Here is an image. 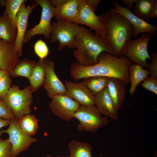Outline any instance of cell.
Here are the masks:
<instances>
[{"label": "cell", "mask_w": 157, "mask_h": 157, "mask_svg": "<svg viewBox=\"0 0 157 157\" xmlns=\"http://www.w3.org/2000/svg\"><path fill=\"white\" fill-rule=\"evenodd\" d=\"M97 60V64L90 66L72 64L70 71L72 78L78 81L89 77L102 76L120 79L125 84L129 83V70L133 63L127 57L123 55L117 57L104 51L99 55Z\"/></svg>", "instance_id": "1"}, {"label": "cell", "mask_w": 157, "mask_h": 157, "mask_svg": "<svg viewBox=\"0 0 157 157\" xmlns=\"http://www.w3.org/2000/svg\"><path fill=\"white\" fill-rule=\"evenodd\" d=\"M104 27L105 38L117 57L123 55L131 40L133 27L124 16L111 8L99 16Z\"/></svg>", "instance_id": "2"}, {"label": "cell", "mask_w": 157, "mask_h": 157, "mask_svg": "<svg viewBox=\"0 0 157 157\" xmlns=\"http://www.w3.org/2000/svg\"><path fill=\"white\" fill-rule=\"evenodd\" d=\"M76 50L73 56L78 63L83 66L93 65L98 62L99 55L105 51L114 55L109 42L104 38L90 30L78 33L75 38Z\"/></svg>", "instance_id": "3"}, {"label": "cell", "mask_w": 157, "mask_h": 157, "mask_svg": "<svg viewBox=\"0 0 157 157\" xmlns=\"http://www.w3.org/2000/svg\"><path fill=\"white\" fill-rule=\"evenodd\" d=\"M89 30L75 23L56 21L51 24L50 34L51 42L58 41V48L60 51L66 47L75 49V38L77 34Z\"/></svg>", "instance_id": "4"}, {"label": "cell", "mask_w": 157, "mask_h": 157, "mask_svg": "<svg viewBox=\"0 0 157 157\" xmlns=\"http://www.w3.org/2000/svg\"><path fill=\"white\" fill-rule=\"evenodd\" d=\"M32 93L30 85L21 90L17 85H12L3 99L12 110L17 120L24 115L31 114L30 106L33 101Z\"/></svg>", "instance_id": "5"}, {"label": "cell", "mask_w": 157, "mask_h": 157, "mask_svg": "<svg viewBox=\"0 0 157 157\" xmlns=\"http://www.w3.org/2000/svg\"><path fill=\"white\" fill-rule=\"evenodd\" d=\"M74 118L79 121L78 131L93 133L108 123V117L102 116L95 106H81L74 113Z\"/></svg>", "instance_id": "6"}, {"label": "cell", "mask_w": 157, "mask_h": 157, "mask_svg": "<svg viewBox=\"0 0 157 157\" xmlns=\"http://www.w3.org/2000/svg\"><path fill=\"white\" fill-rule=\"evenodd\" d=\"M34 1L42 8L40 21L38 24L26 32L24 37L23 43L28 42L33 37L37 35H42L47 39L50 40L51 21L54 16L55 8L48 0Z\"/></svg>", "instance_id": "7"}, {"label": "cell", "mask_w": 157, "mask_h": 157, "mask_svg": "<svg viewBox=\"0 0 157 157\" xmlns=\"http://www.w3.org/2000/svg\"><path fill=\"white\" fill-rule=\"evenodd\" d=\"M152 35L149 33H143L138 39H131L123 56L127 57L134 64L140 65L143 68H147L149 64L147 63L146 60L151 59L147 46Z\"/></svg>", "instance_id": "8"}, {"label": "cell", "mask_w": 157, "mask_h": 157, "mask_svg": "<svg viewBox=\"0 0 157 157\" xmlns=\"http://www.w3.org/2000/svg\"><path fill=\"white\" fill-rule=\"evenodd\" d=\"M17 119L15 118L10 121L8 128L0 131V135L6 133L9 136L12 146V157H16L27 150L37 139L23 132L17 126Z\"/></svg>", "instance_id": "9"}, {"label": "cell", "mask_w": 157, "mask_h": 157, "mask_svg": "<svg viewBox=\"0 0 157 157\" xmlns=\"http://www.w3.org/2000/svg\"><path fill=\"white\" fill-rule=\"evenodd\" d=\"M49 106L54 114L60 119L69 121L81 105L71 97L64 95H56L51 99Z\"/></svg>", "instance_id": "10"}, {"label": "cell", "mask_w": 157, "mask_h": 157, "mask_svg": "<svg viewBox=\"0 0 157 157\" xmlns=\"http://www.w3.org/2000/svg\"><path fill=\"white\" fill-rule=\"evenodd\" d=\"M74 23L85 25L100 36L105 37V28L100 17L96 15L94 12L86 4L85 0H79Z\"/></svg>", "instance_id": "11"}, {"label": "cell", "mask_w": 157, "mask_h": 157, "mask_svg": "<svg viewBox=\"0 0 157 157\" xmlns=\"http://www.w3.org/2000/svg\"><path fill=\"white\" fill-rule=\"evenodd\" d=\"M114 6L113 9L115 12L126 17L132 25L133 30L132 37L136 38L140 34L149 33L155 34L157 31V27L148 23L144 20L135 15L127 7L121 6L117 0L113 2Z\"/></svg>", "instance_id": "12"}, {"label": "cell", "mask_w": 157, "mask_h": 157, "mask_svg": "<svg viewBox=\"0 0 157 157\" xmlns=\"http://www.w3.org/2000/svg\"><path fill=\"white\" fill-rule=\"evenodd\" d=\"M38 5V4L35 2L31 6H26L24 2L21 5L17 15L15 24L17 36L14 45L19 57L22 55L23 41L26 32L29 16L32 11Z\"/></svg>", "instance_id": "13"}, {"label": "cell", "mask_w": 157, "mask_h": 157, "mask_svg": "<svg viewBox=\"0 0 157 157\" xmlns=\"http://www.w3.org/2000/svg\"><path fill=\"white\" fill-rule=\"evenodd\" d=\"M67 90L65 95L81 106H95V96L82 82L65 81Z\"/></svg>", "instance_id": "14"}, {"label": "cell", "mask_w": 157, "mask_h": 157, "mask_svg": "<svg viewBox=\"0 0 157 157\" xmlns=\"http://www.w3.org/2000/svg\"><path fill=\"white\" fill-rule=\"evenodd\" d=\"M55 63L49 60L45 69V78L43 86L48 96L52 99L54 96L65 94L67 89L65 85L58 78L55 72Z\"/></svg>", "instance_id": "15"}, {"label": "cell", "mask_w": 157, "mask_h": 157, "mask_svg": "<svg viewBox=\"0 0 157 157\" xmlns=\"http://www.w3.org/2000/svg\"><path fill=\"white\" fill-rule=\"evenodd\" d=\"M14 44L0 39V69L10 74L20 60Z\"/></svg>", "instance_id": "16"}, {"label": "cell", "mask_w": 157, "mask_h": 157, "mask_svg": "<svg viewBox=\"0 0 157 157\" xmlns=\"http://www.w3.org/2000/svg\"><path fill=\"white\" fill-rule=\"evenodd\" d=\"M125 85L120 79L109 78L106 89L118 112L122 107L126 98Z\"/></svg>", "instance_id": "17"}, {"label": "cell", "mask_w": 157, "mask_h": 157, "mask_svg": "<svg viewBox=\"0 0 157 157\" xmlns=\"http://www.w3.org/2000/svg\"><path fill=\"white\" fill-rule=\"evenodd\" d=\"M95 96V106L104 116L117 121L119 119L118 112L116 110L106 88Z\"/></svg>", "instance_id": "18"}, {"label": "cell", "mask_w": 157, "mask_h": 157, "mask_svg": "<svg viewBox=\"0 0 157 157\" xmlns=\"http://www.w3.org/2000/svg\"><path fill=\"white\" fill-rule=\"evenodd\" d=\"M79 2V0H66L61 5L54 8L56 21L74 23Z\"/></svg>", "instance_id": "19"}, {"label": "cell", "mask_w": 157, "mask_h": 157, "mask_svg": "<svg viewBox=\"0 0 157 157\" xmlns=\"http://www.w3.org/2000/svg\"><path fill=\"white\" fill-rule=\"evenodd\" d=\"M49 60L47 57L40 59L36 62L32 73L28 78L32 92H36L41 87L43 86L45 78V69Z\"/></svg>", "instance_id": "20"}, {"label": "cell", "mask_w": 157, "mask_h": 157, "mask_svg": "<svg viewBox=\"0 0 157 157\" xmlns=\"http://www.w3.org/2000/svg\"><path fill=\"white\" fill-rule=\"evenodd\" d=\"M129 74L131 83L129 92L130 95L133 96L137 87L148 77L149 72L147 69H144L141 66L133 63L129 68Z\"/></svg>", "instance_id": "21"}, {"label": "cell", "mask_w": 157, "mask_h": 157, "mask_svg": "<svg viewBox=\"0 0 157 157\" xmlns=\"http://www.w3.org/2000/svg\"><path fill=\"white\" fill-rule=\"evenodd\" d=\"M17 31L6 14L3 12L0 17V39L14 44Z\"/></svg>", "instance_id": "22"}, {"label": "cell", "mask_w": 157, "mask_h": 157, "mask_svg": "<svg viewBox=\"0 0 157 157\" xmlns=\"http://www.w3.org/2000/svg\"><path fill=\"white\" fill-rule=\"evenodd\" d=\"M38 121L34 115L29 114L24 115L17 119V124L23 132L31 136L37 131Z\"/></svg>", "instance_id": "23"}, {"label": "cell", "mask_w": 157, "mask_h": 157, "mask_svg": "<svg viewBox=\"0 0 157 157\" xmlns=\"http://www.w3.org/2000/svg\"><path fill=\"white\" fill-rule=\"evenodd\" d=\"M68 148L70 157H93L89 143L74 140L70 142Z\"/></svg>", "instance_id": "24"}, {"label": "cell", "mask_w": 157, "mask_h": 157, "mask_svg": "<svg viewBox=\"0 0 157 157\" xmlns=\"http://www.w3.org/2000/svg\"><path fill=\"white\" fill-rule=\"evenodd\" d=\"M83 79V81L81 82L95 96L106 88L109 77L94 76Z\"/></svg>", "instance_id": "25"}, {"label": "cell", "mask_w": 157, "mask_h": 157, "mask_svg": "<svg viewBox=\"0 0 157 157\" xmlns=\"http://www.w3.org/2000/svg\"><path fill=\"white\" fill-rule=\"evenodd\" d=\"M156 0H135L133 13L143 20H149L153 6Z\"/></svg>", "instance_id": "26"}, {"label": "cell", "mask_w": 157, "mask_h": 157, "mask_svg": "<svg viewBox=\"0 0 157 157\" xmlns=\"http://www.w3.org/2000/svg\"><path fill=\"white\" fill-rule=\"evenodd\" d=\"M36 62L24 59L16 65L10 75L13 78L22 76L28 78L31 75Z\"/></svg>", "instance_id": "27"}, {"label": "cell", "mask_w": 157, "mask_h": 157, "mask_svg": "<svg viewBox=\"0 0 157 157\" xmlns=\"http://www.w3.org/2000/svg\"><path fill=\"white\" fill-rule=\"evenodd\" d=\"M26 1L25 0H6L4 12L11 21L13 25L15 26V19L22 4Z\"/></svg>", "instance_id": "28"}, {"label": "cell", "mask_w": 157, "mask_h": 157, "mask_svg": "<svg viewBox=\"0 0 157 157\" xmlns=\"http://www.w3.org/2000/svg\"><path fill=\"white\" fill-rule=\"evenodd\" d=\"M34 51L40 59L42 60L47 57L49 50L46 44L42 40H39L34 46Z\"/></svg>", "instance_id": "29"}, {"label": "cell", "mask_w": 157, "mask_h": 157, "mask_svg": "<svg viewBox=\"0 0 157 157\" xmlns=\"http://www.w3.org/2000/svg\"><path fill=\"white\" fill-rule=\"evenodd\" d=\"M10 74L6 72L0 80V99L2 100L8 93L10 87L12 80Z\"/></svg>", "instance_id": "30"}, {"label": "cell", "mask_w": 157, "mask_h": 157, "mask_svg": "<svg viewBox=\"0 0 157 157\" xmlns=\"http://www.w3.org/2000/svg\"><path fill=\"white\" fill-rule=\"evenodd\" d=\"M12 146L10 139L0 138V157H12Z\"/></svg>", "instance_id": "31"}, {"label": "cell", "mask_w": 157, "mask_h": 157, "mask_svg": "<svg viewBox=\"0 0 157 157\" xmlns=\"http://www.w3.org/2000/svg\"><path fill=\"white\" fill-rule=\"evenodd\" d=\"M0 118L10 121L15 118L11 109L2 100L0 99Z\"/></svg>", "instance_id": "32"}, {"label": "cell", "mask_w": 157, "mask_h": 157, "mask_svg": "<svg viewBox=\"0 0 157 157\" xmlns=\"http://www.w3.org/2000/svg\"><path fill=\"white\" fill-rule=\"evenodd\" d=\"M143 88L157 94V78L151 76L148 77L141 83Z\"/></svg>", "instance_id": "33"}, {"label": "cell", "mask_w": 157, "mask_h": 157, "mask_svg": "<svg viewBox=\"0 0 157 157\" xmlns=\"http://www.w3.org/2000/svg\"><path fill=\"white\" fill-rule=\"evenodd\" d=\"M147 69L149 72L151 76L157 78V53L151 56V61Z\"/></svg>", "instance_id": "34"}, {"label": "cell", "mask_w": 157, "mask_h": 157, "mask_svg": "<svg viewBox=\"0 0 157 157\" xmlns=\"http://www.w3.org/2000/svg\"><path fill=\"white\" fill-rule=\"evenodd\" d=\"M100 1V0H85L86 4L94 12Z\"/></svg>", "instance_id": "35"}, {"label": "cell", "mask_w": 157, "mask_h": 157, "mask_svg": "<svg viewBox=\"0 0 157 157\" xmlns=\"http://www.w3.org/2000/svg\"><path fill=\"white\" fill-rule=\"evenodd\" d=\"M157 17V0H156L152 8L150 15V19H154Z\"/></svg>", "instance_id": "36"}, {"label": "cell", "mask_w": 157, "mask_h": 157, "mask_svg": "<svg viewBox=\"0 0 157 157\" xmlns=\"http://www.w3.org/2000/svg\"><path fill=\"white\" fill-rule=\"evenodd\" d=\"M66 0H49L51 4L54 8L57 7L64 3Z\"/></svg>", "instance_id": "37"}, {"label": "cell", "mask_w": 157, "mask_h": 157, "mask_svg": "<svg viewBox=\"0 0 157 157\" xmlns=\"http://www.w3.org/2000/svg\"><path fill=\"white\" fill-rule=\"evenodd\" d=\"M135 0H121V2L127 6V7L129 9L133 6V3H135Z\"/></svg>", "instance_id": "38"}, {"label": "cell", "mask_w": 157, "mask_h": 157, "mask_svg": "<svg viewBox=\"0 0 157 157\" xmlns=\"http://www.w3.org/2000/svg\"><path fill=\"white\" fill-rule=\"evenodd\" d=\"M10 121L8 120L0 118V129L3 127L8 126Z\"/></svg>", "instance_id": "39"}, {"label": "cell", "mask_w": 157, "mask_h": 157, "mask_svg": "<svg viewBox=\"0 0 157 157\" xmlns=\"http://www.w3.org/2000/svg\"><path fill=\"white\" fill-rule=\"evenodd\" d=\"M6 72L4 70L0 69V80L4 75Z\"/></svg>", "instance_id": "40"}, {"label": "cell", "mask_w": 157, "mask_h": 157, "mask_svg": "<svg viewBox=\"0 0 157 157\" xmlns=\"http://www.w3.org/2000/svg\"><path fill=\"white\" fill-rule=\"evenodd\" d=\"M0 4L4 7L5 6V0H0Z\"/></svg>", "instance_id": "41"}, {"label": "cell", "mask_w": 157, "mask_h": 157, "mask_svg": "<svg viewBox=\"0 0 157 157\" xmlns=\"http://www.w3.org/2000/svg\"><path fill=\"white\" fill-rule=\"evenodd\" d=\"M45 157H52V156L48 154L46 155Z\"/></svg>", "instance_id": "42"}, {"label": "cell", "mask_w": 157, "mask_h": 157, "mask_svg": "<svg viewBox=\"0 0 157 157\" xmlns=\"http://www.w3.org/2000/svg\"><path fill=\"white\" fill-rule=\"evenodd\" d=\"M55 157H70L69 156H57Z\"/></svg>", "instance_id": "43"}, {"label": "cell", "mask_w": 157, "mask_h": 157, "mask_svg": "<svg viewBox=\"0 0 157 157\" xmlns=\"http://www.w3.org/2000/svg\"><path fill=\"white\" fill-rule=\"evenodd\" d=\"M0 17H1V16H0Z\"/></svg>", "instance_id": "44"}]
</instances>
